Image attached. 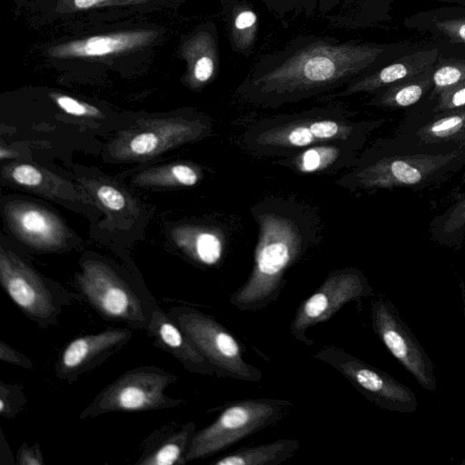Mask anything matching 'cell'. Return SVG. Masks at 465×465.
I'll use <instances>...</instances> for the list:
<instances>
[{"label":"cell","instance_id":"cell-1","mask_svg":"<svg viewBox=\"0 0 465 465\" xmlns=\"http://www.w3.org/2000/svg\"><path fill=\"white\" fill-rule=\"evenodd\" d=\"M389 52L375 43L300 35L261 56L236 92L258 104L281 106L345 86L381 67Z\"/></svg>","mask_w":465,"mask_h":465},{"label":"cell","instance_id":"cell-2","mask_svg":"<svg viewBox=\"0 0 465 465\" xmlns=\"http://www.w3.org/2000/svg\"><path fill=\"white\" fill-rule=\"evenodd\" d=\"M260 233L254 263L247 281L229 297L241 312L262 310L280 296L287 270L297 261L302 240L294 223L282 216H259Z\"/></svg>","mask_w":465,"mask_h":465},{"label":"cell","instance_id":"cell-3","mask_svg":"<svg viewBox=\"0 0 465 465\" xmlns=\"http://www.w3.org/2000/svg\"><path fill=\"white\" fill-rule=\"evenodd\" d=\"M341 114L338 110L314 109L274 118L252 127L245 142L260 154L288 157L320 143L362 139L382 123L352 122L339 118Z\"/></svg>","mask_w":465,"mask_h":465},{"label":"cell","instance_id":"cell-4","mask_svg":"<svg viewBox=\"0 0 465 465\" xmlns=\"http://www.w3.org/2000/svg\"><path fill=\"white\" fill-rule=\"evenodd\" d=\"M294 407L284 399H244L216 408L217 418L195 431L186 462L218 453L236 442L282 420Z\"/></svg>","mask_w":465,"mask_h":465},{"label":"cell","instance_id":"cell-5","mask_svg":"<svg viewBox=\"0 0 465 465\" xmlns=\"http://www.w3.org/2000/svg\"><path fill=\"white\" fill-rule=\"evenodd\" d=\"M464 160V147L437 153L391 154L362 165L344 178L364 189L414 187L443 177Z\"/></svg>","mask_w":465,"mask_h":465},{"label":"cell","instance_id":"cell-6","mask_svg":"<svg viewBox=\"0 0 465 465\" xmlns=\"http://www.w3.org/2000/svg\"><path fill=\"white\" fill-rule=\"evenodd\" d=\"M178 327L213 367L217 377L257 382L262 372L244 360L240 341L213 317L193 309L175 314Z\"/></svg>","mask_w":465,"mask_h":465},{"label":"cell","instance_id":"cell-7","mask_svg":"<svg viewBox=\"0 0 465 465\" xmlns=\"http://www.w3.org/2000/svg\"><path fill=\"white\" fill-rule=\"evenodd\" d=\"M313 357L333 367L378 408L398 413H412L418 410V400L412 390L344 349L324 346Z\"/></svg>","mask_w":465,"mask_h":465},{"label":"cell","instance_id":"cell-8","mask_svg":"<svg viewBox=\"0 0 465 465\" xmlns=\"http://www.w3.org/2000/svg\"><path fill=\"white\" fill-rule=\"evenodd\" d=\"M365 274L352 267L331 272L315 292L302 301L290 324L291 335L299 342L312 346L307 331L333 317L351 302H360L372 294Z\"/></svg>","mask_w":465,"mask_h":465},{"label":"cell","instance_id":"cell-9","mask_svg":"<svg viewBox=\"0 0 465 465\" xmlns=\"http://www.w3.org/2000/svg\"><path fill=\"white\" fill-rule=\"evenodd\" d=\"M177 377L156 368H140L125 372L104 389L82 412L81 418L113 411H143L173 407L181 401L164 394Z\"/></svg>","mask_w":465,"mask_h":465},{"label":"cell","instance_id":"cell-10","mask_svg":"<svg viewBox=\"0 0 465 465\" xmlns=\"http://www.w3.org/2000/svg\"><path fill=\"white\" fill-rule=\"evenodd\" d=\"M371 322L376 336L419 385L426 391H436L438 385L432 361L387 298L378 296L372 301Z\"/></svg>","mask_w":465,"mask_h":465},{"label":"cell","instance_id":"cell-11","mask_svg":"<svg viewBox=\"0 0 465 465\" xmlns=\"http://www.w3.org/2000/svg\"><path fill=\"white\" fill-rule=\"evenodd\" d=\"M78 282L88 302L104 317L117 321H144L139 297L104 264L85 263Z\"/></svg>","mask_w":465,"mask_h":465},{"label":"cell","instance_id":"cell-12","mask_svg":"<svg viewBox=\"0 0 465 465\" xmlns=\"http://www.w3.org/2000/svg\"><path fill=\"white\" fill-rule=\"evenodd\" d=\"M0 280L10 299L28 316L45 320L55 312L52 295L37 273L3 248Z\"/></svg>","mask_w":465,"mask_h":465},{"label":"cell","instance_id":"cell-13","mask_svg":"<svg viewBox=\"0 0 465 465\" xmlns=\"http://www.w3.org/2000/svg\"><path fill=\"white\" fill-rule=\"evenodd\" d=\"M438 50L419 51L362 75L338 92L322 95L320 100L331 101L360 93L377 92L401 80L418 75L436 63Z\"/></svg>","mask_w":465,"mask_h":465},{"label":"cell","instance_id":"cell-14","mask_svg":"<svg viewBox=\"0 0 465 465\" xmlns=\"http://www.w3.org/2000/svg\"><path fill=\"white\" fill-rule=\"evenodd\" d=\"M157 33L153 30L127 31L94 35L55 45L48 50L54 58L105 56L134 50L148 45Z\"/></svg>","mask_w":465,"mask_h":465},{"label":"cell","instance_id":"cell-15","mask_svg":"<svg viewBox=\"0 0 465 465\" xmlns=\"http://www.w3.org/2000/svg\"><path fill=\"white\" fill-rule=\"evenodd\" d=\"M362 139L320 143L283 157L279 164L300 173H323L351 165Z\"/></svg>","mask_w":465,"mask_h":465},{"label":"cell","instance_id":"cell-16","mask_svg":"<svg viewBox=\"0 0 465 465\" xmlns=\"http://www.w3.org/2000/svg\"><path fill=\"white\" fill-rule=\"evenodd\" d=\"M181 54L187 64L186 79L200 87L213 79L219 67L218 33L213 23L201 26L183 44Z\"/></svg>","mask_w":465,"mask_h":465},{"label":"cell","instance_id":"cell-17","mask_svg":"<svg viewBox=\"0 0 465 465\" xmlns=\"http://www.w3.org/2000/svg\"><path fill=\"white\" fill-rule=\"evenodd\" d=\"M132 336L127 329H110L73 340L63 351L58 361L59 376L78 372L109 351L125 343Z\"/></svg>","mask_w":465,"mask_h":465},{"label":"cell","instance_id":"cell-18","mask_svg":"<svg viewBox=\"0 0 465 465\" xmlns=\"http://www.w3.org/2000/svg\"><path fill=\"white\" fill-rule=\"evenodd\" d=\"M228 40L233 52L250 56L258 40L259 17L247 0H220Z\"/></svg>","mask_w":465,"mask_h":465},{"label":"cell","instance_id":"cell-19","mask_svg":"<svg viewBox=\"0 0 465 465\" xmlns=\"http://www.w3.org/2000/svg\"><path fill=\"white\" fill-rule=\"evenodd\" d=\"M151 330L159 342L171 351L192 371L216 375L215 370L191 342L183 331L161 313L156 312Z\"/></svg>","mask_w":465,"mask_h":465},{"label":"cell","instance_id":"cell-20","mask_svg":"<svg viewBox=\"0 0 465 465\" xmlns=\"http://www.w3.org/2000/svg\"><path fill=\"white\" fill-rule=\"evenodd\" d=\"M301 444L296 439H280L242 447L211 462L212 465H280L292 458Z\"/></svg>","mask_w":465,"mask_h":465},{"label":"cell","instance_id":"cell-21","mask_svg":"<svg viewBox=\"0 0 465 465\" xmlns=\"http://www.w3.org/2000/svg\"><path fill=\"white\" fill-rule=\"evenodd\" d=\"M433 68L434 65L418 75L377 91L368 104L387 108H401L416 104L432 88Z\"/></svg>","mask_w":465,"mask_h":465},{"label":"cell","instance_id":"cell-22","mask_svg":"<svg viewBox=\"0 0 465 465\" xmlns=\"http://www.w3.org/2000/svg\"><path fill=\"white\" fill-rule=\"evenodd\" d=\"M437 118L419 128L416 136L427 145L453 144L465 146V106L437 114Z\"/></svg>","mask_w":465,"mask_h":465},{"label":"cell","instance_id":"cell-23","mask_svg":"<svg viewBox=\"0 0 465 465\" xmlns=\"http://www.w3.org/2000/svg\"><path fill=\"white\" fill-rule=\"evenodd\" d=\"M15 228L30 242L40 246L57 244L58 223L42 209L24 207L13 215Z\"/></svg>","mask_w":465,"mask_h":465},{"label":"cell","instance_id":"cell-24","mask_svg":"<svg viewBox=\"0 0 465 465\" xmlns=\"http://www.w3.org/2000/svg\"><path fill=\"white\" fill-rule=\"evenodd\" d=\"M195 431V424L188 422L183 430L172 435L154 450L143 457L138 463L141 465L184 464Z\"/></svg>","mask_w":465,"mask_h":465},{"label":"cell","instance_id":"cell-25","mask_svg":"<svg viewBox=\"0 0 465 465\" xmlns=\"http://www.w3.org/2000/svg\"><path fill=\"white\" fill-rule=\"evenodd\" d=\"M278 18L318 17L334 12L343 0H261Z\"/></svg>","mask_w":465,"mask_h":465},{"label":"cell","instance_id":"cell-26","mask_svg":"<svg viewBox=\"0 0 465 465\" xmlns=\"http://www.w3.org/2000/svg\"><path fill=\"white\" fill-rule=\"evenodd\" d=\"M188 235L183 245L195 260L206 265H213L220 261L223 245L216 232L207 229H196Z\"/></svg>","mask_w":465,"mask_h":465},{"label":"cell","instance_id":"cell-27","mask_svg":"<svg viewBox=\"0 0 465 465\" xmlns=\"http://www.w3.org/2000/svg\"><path fill=\"white\" fill-rule=\"evenodd\" d=\"M465 80V60L446 59L435 63L432 73L431 97L444 89Z\"/></svg>","mask_w":465,"mask_h":465},{"label":"cell","instance_id":"cell-28","mask_svg":"<svg viewBox=\"0 0 465 465\" xmlns=\"http://www.w3.org/2000/svg\"><path fill=\"white\" fill-rule=\"evenodd\" d=\"M430 30L444 36L451 43L465 45V16H444L433 20Z\"/></svg>","mask_w":465,"mask_h":465},{"label":"cell","instance_id":"cell-29","mask_svg":"<svg viewBox=\"0 0 465 465\" xmlns=\"http://www.w3.org/2000/svg\"><path fill=\"white\" fill-rule=\"evenodd\" d=\"M464 106L465 80L444 89L438 94L434 112H436V114H440Z\"/></svg>","mask_w":465,"mask_h":465},{"label":"cell","instance_id":"cell-30","mask_svg":"<svg viewBox=\"0 0 465 465\" xmlns=\"http://www.w3.org/2000/svg\"><path fill=\"white\" fill-rule=\"evenodd\" d=\"M441 230L444 236H452L465 230V196L453 205L443 217Z\"/></svg>","mask_w":465,"mask_h":465},{"label":"cell","instance_id":"cell-31","mask_svg":"<svg viewBox=\"0 0 465 465\" xmlns=\"http://www.w3.org/2000/svg\"><path fill=\"white\" fill-rule=\"evenodd\" d=\"M58 106L65 113L75 116H96L100 114L95 107L81 103L67 95H53Z\"/></svg>","mask_w":465,"mask_h":465},{"label":"cell","instance_id":"cell-32","mask_svg":"<svg viewBox=\"0 0 465 465\" xmlns=\"http://www.w3.org/2000/svg\"><path fill=\"white\" fill-rule=\"evenodd\" d=\"M159 143V138L153 133H142L131 140L130 149L134 154L146 155L153 153Z\"/></svg>","mask_w":465,"mask_h":465},{"label":"cell","instance_id":"cell-33","mask_svg":"<svg viewBox=\"0 0 465 465\" xmlns=\"http://www.w3.org/2000/svg\"><path fill=\"white\" fill-rule=\"evenodd\" d=\"M13 179L19 184L27 186L38 185L43 179L39 170L29 164H21L12 171Z\"/></svg>","mask_w":465,"mask_h":465},{"label":"cell","instance_id":"cell-34","mask_svg":"<svg viewBox=\"0 0 465 465\" xmlns=\"http://www.w3.org/2000/svg\"><path fill=\"white\" fill-rule=\"evenodd\" d=\"M97 196L104 206L113 211H120L125 204L124 195L110 185L101 186L97 191Z\"/></svg>","mask_w":465,"mask_h":465},{"label":"cell","instance_id":"cell-35","mask_svg":"<svg viewBox=\"0 0 465 465\" xmlns=\"http://www.w3.org/2000/svg\"><path fill=\"white\" fill-rule=\"evenodd\" d=\"M0 359L12 364H16L25 368H31L32 362L25 355L19 353L3 341H0Z\"/></svg>","mask_w":465,"mask_h":465},{"label":"cell","instance_id":"cell-36","mask_svg":"<svg viewBox=\"0 0 465 465\" xmlns=\"http://www.w3.org/2000/svg\"><path fill=\"white\" fill-rule=\"evenodd\" d=\"M171 172L173 178L183 185L192 186L198 182V174L192 167L188 165H174L172 168Z\"/></svg>","mask_w":465,"mask_h":465},{"label":"cell","instance_id":"cell-37","mask_svg":"<svg viewBox=\"0 0 465 465\" xmlns=\"http://www.w3.org/2000/svg\"><path fill=\"white\" fill-rule=\"evenodd\" d=\"M18 463L21 465H41L44 463L38 445L34 447L24 446L19 450Z\"/></svg>","mask_w":465,"mask_h":465},{"label":"cell","instance_id":"cell-38","mask_svg":"<svg viewBox=\"0 0 465 465\" xmlns=\"http://www.w3.org/2000/svg\"><path fill=\"white\" fill-rule=\"evenodd\" d=\"M146 0H72L74 9H88L107 4H139Z\"/></svg>","mask_w":465,"mask_h":465},{"label":"cell","instance_id":"cell-39","mask_svg":"<svg viewBox=\"0 0 465 465\" xmlns=\"http://www.w3.org/2000/svg\"><path fill=\"white\" fill-rule=\"evenodd\" d=\"M460 1H464L465 2V0H460Z\"/></svg>","mask_w":465,"mask_h":465}]
</instances>
